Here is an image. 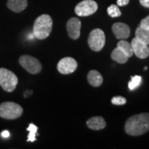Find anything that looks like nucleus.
Listing matches in <instances>:
<instances>
[{
  "label": "nucleus",
  "mask_w": 149,
  "mask_h": 149,
  "mask_svg": "<svg viewBox=\"0 0 149 149\" xmlns=\"http://www.w3.org/2000/svg\"><path fill=\"white\" fill-rule=\"evenodd\" d=\"M124 129L130 136H139L147 133L149 130V113H139L129 117Z\"/></svg>",
  "instance_id": "1"
},
{
  "label": "nucleus",
  "mask_w": 149,
  "mask_h": 149,
  "mask_svg": "<svg viewBox=\"0 0 149 149\" xmlns=\"http://www.w3.org/2000/svg\"><path fill=\"white\" fill-rule=\"evenodd\" d=\"M53 28V19L48 15L38 17L33 25V35L38 40H44L51 34Z\"/></svg>",
  "instance_id": "2"
},
{
  "label": "nucleus",
  "mask_w": 149,
  "mask_h": 149,
  "mask_svg": "<svg viewBox=\"0 0 149 149\" xmlns=\"http://www.w3.org/2000/svg\"><path fill=\"white\" fill-rule=\"evenodd\" d=\"M23 109L18 104L12 102H3L0 105V117L6 120H15L21 117Z\"/></svg>",
  "instance_id": "3"
},
{
  "label": "nucleus",
  "mask_w": 149,
  "mask_h": 149,
  "mask_svg": "<svg viewBox=\"0 0 149 149\" xmlns=\"http://www.w3.org/2000/svg\"><path fill=\"white\" fill-rule=\"evenodd\" d=\"M18 84V78L14 72L0 68V86L6 92H13Z\"/></svg>",
  "instance_id": "4"
},
{
  "label": "nucleus",
  "mask_w": 149,
  "mask_h": 149,
  "mask_svg": "<svg viewBox=\"0 0 149 149\" xmlns=\"http://www.w3.org/2000/svg\"><path fill=\"white\" fill-rule=\"evenodd\" d=\"M105 43L106 37L102 30L95 29L90 33L88 38V44L92 51L95 52L102 51Z\"/></svg>",
  "instance_id": "5"
},
{
  "label": "nucleus",
  "mask_w": 149,
  "mask_h": 149,
  "mask_svg": "<svg viewBox=\"0 0 149 149\" xmlns=\"http://www.w3.org/2000/svg\"><path fill=\"white\" fill-rule=\"evenodd\" d=\"M19 62L24 69L31 74H38L42 69L40 61L32 56L22 55L19 59Z\"/></svg>",
  "instance_id": "6"
},
{
  "label": "nucleus",
  "mask_w": 149,
  "mask_h": 149,
  "mask_svg": "<svg viewBox=\"0 0 149 149\" xmlns=\"http://www.w3.org/2000/svg\"><path fill=\"white\" fill-rule=\"evenodd\" d=\"M98 5L93 0H84L75 6L74 12L79 17H87L94 14L97 10Z\"/></svg>",
  "instance_id": "7"
},
{
  "label": "nucleus",
  "mask_w": 149,
  "mask_h": 149,
  "mask_svg": "<svg viewBox=\"0 0 149 149\" xmlns=\"http://www.w3.org/2000/svg\"><path fill=\"white\" fill-rule=\"evenodd\" d=\"M77 68V62L72 57H64L59 60L57 64V70L63 74L72 73Z\"/></svg>",
  "instance_id": "8"
},
{
  "label": "nucleus",
  "mask_w": 149,
  "mask_h": 149,
  "mask_svg": "<svg viewBox=\"0 0 149 149\" xmlns=\"http://www.w3.org/2000/svg\"><path fill=\"white\" fill-rule=\"evenodd\" d=\"M81 23L77 17H72L68 19L66 24V29L68 36L72 40H77L80 36Z\"/></svg>",
  "instance_id": "9"
},
{
  "label": "nucleus",
  "mask_w": 149,
  "mask_h": 149,
  "mask_svg": "<svg viewBox=\"0 0 149 149\" xmlns=\"http://www.w3.org/2000/svg\"><path fill=\"white\" fill-rule=\"evenodd\" d=\"M131 46L133 53L139 59H146L149 56V47L137 39L134 38L132 40Z\"/></svg>",
  "instance_id": "10"
},
{
  "label": "nucleus",
  "mask_w": 149,
  "mask_h": 149,
  "mask_svg": "<svg viewBox=\"0 0 149 149\" xmlns=\"http://www.w3.org/2000/svg\"><path fill=\"white\" fill-rule=\"evenodd\" d=\"M112 31L115 37L118 40H126L129 37L130 34L129 26L122 22H117L113 24Z\"/></svg>",
  "instance_id": "11"
},
{
  "label": "nucleus",
  "mask_w": 149,
  "mask_h": 149,
  "mask_svg": "<svg viewBox=\"0 0 149 149\" xmlns=\"http://www.w3.org/2000/svg\"><path fill=\"white\" fill-rule=\"evenodd\" d=\"M86 125L91 130H100L106 127L107 123L102 117L96 116L88 119L86 122Z\"/></svg>",
  "instance_id": "12"
},
{
  "label": "nucleus",
  "mask_w": 149,
  "mask_h": 149,
  "mask_svg": "<svg viewBox=\"0 0 149 149\" xmlns=\"http://www.w3.org/2000/svg\"><path fill=\"white\" fill-rule=\"evenodd\" d=\"M28 6L27 0H8L7 6L15 13H20L25 10Z\"/></svg>",
  "instance_id": "13"
},
{
  "label": "nucleus",
  "mask_w": 149,
  "mask_h": 149,
  "mask_svg": "<svg viewBox=\"0 0 149 149\" xmlns=\"http://www.w3.org/2000/svg\"><path fill=\"white\" fill-rule=\"evenodd\" d=\"M88 81L93 87H99L103 83V77L102 74L95 70H91L87 76Z\"/></svg>",
  "instance_id": "14"
},
{
  "label": "nucleus",
  "mask_w": 149,
  "mask_h": 149,
  "mask_svg": "<svg viewBox=\"0 0 149 149\" xmlns=\"http://www.w3.org/2000/svg\"><path fill=\"white\" fill-rule=\"evenodd\" d=\"M111 58L119 64H125L129 57L119 48L116 47L111 53Z\"/></svg>",
  "instance_id": "15"
},
{
  "label": "nucleus",
  "mask_w": 149,
  "mask_h": 149,
  "mask_svg": "<svg viewBox=\"0 0 149 149\" xmlns=\"http://www.w3.org/2000/svg\"><path fill=\"white\" fill-rule=\"evenodd\" d=\"M135 38L146 45H149V29L139 26L135 31Z\"/></svg>",
  "instance_id": "16"
},
{
  "label": "nucleus",
  "mask_w": 149,
  "mask_h": 149,
  "mask_svg": "<svg viewBox=\"0 0 149 149\" xmlns=\"http://www.w3.org/2000/svg\"><path fill=\"white\" fill-rule=\"evenodd\" d=\"M117 47L122 50L128 57H132V55H133V51L131 46V44L127 42V41H125L124 40L120 41V42L117 43Z\"/></svg>",
  "instance_id": "17"
},
{
  "label": "nucleus",
  "mask_w": 149,
  "mask_h": 149,
  "mask_svg": "<svg viewBox=\"0 0 149 149\" xmlns=\"http://www.w3.org/2000/svg\"><path fill=\"white\" fill-rule=\"evenodd\" d=\"M141 77L139 75H135L132 76L131 77V80L128 83V88L130 89V91H133L136 89L137 88L140 86L141 83Z\"/></svg>",
  "instance_id": "18"
},
{
  "label": "nucleus",
  "mask_w": 149,
  "mask_h": 149,
  "mask_svg": "<svg viewBox=\"0 0 149 149\" xmlns=\"http://www.w3.org/2000/svg\"><path fill=\"white\" fill-rule=\"evenodd\" d=\"M107 13L109 15L113 18L118 17H120L121 15H122L120 8H118V6L115 4H112L108 7Z\"/></svg>",
  "instance_id": "19"
},
{
  "label": "nucleus",
  "mask_w": 149,
  "mask_h": 149,
  "mask_svg": "<svg viewBox=\"0 0 149 149\" xmlns=\"http://www.w3.org/2000/svg\"><path fill=\"white\" fill-rule=\"evenodd\" d=\"M37 126H36L35 124H30L29 127L27 128V130L29 131V136H28V139L27 141H31V142H33L36 140V134L37 132Z\"/></svg>",
  "instance_id": "20"
},
{
  "label": "nucleus",
  "mask_w": 149,
  "mask_h": 149,
  "mask_svg": "<svg viewBox=\"0 0 149 149\" xmlns=\"http://www.w3.org/2000/svg\"><path fill=\"white\" fill-rule=\"evenodd\" d=\"M111 102L114 105H124L126 103V99L122 96H115L111 99Z\"/></svg>",
  "instance_id": "21"
},
{
  "label": "nucleus",
  "mask_w": 149,
  "mask_h": 149,
  "mask_svg": "<svg viewBox=\"0 0 149 149\" xmlns=\"http://www.w3.org/2000/svg\"><path fill=\"white\" fill-rule=\"evenodd\" d=\"M139 26L146 29H149V15L141 20L140 24H139Z\"/></svg>",
  "instance_id": "22"
},
{
  "label": "nucleus",
  "mask_w": 149,
  "mask_h": 149,
  "mask_svg": "<svg viewBox=\"0 0 149 149\" xmlns=\"http://www.w3.org/2000/svg\"><path fill=\"white\" fill-rule=\"evenodd\" d=\"M130 0H117V3L118 6H124L128 4Z\"/></svg>",
  "instance_id": "23"
},
{
  "label": "nucleus",
  "mask_w": 149,
  "mask_h": 149,
  "mask_svg": "<svg viewBox=\"0 0 149 149\" xmlns=\"http://www.w3.org/2000/svg\"><path fill=\"white\" fill-rule=\"evenodd\" d=\"M141 5L146 8H149V0H139Z\"/></svg>",
  "instance_id": "24"
},
{
  "label": "nucleus",
  "mask_w": 149,
  "mask_h": 149,
  "mask_svg": "<svg viewBox=\"0 0 149 149\" xmlns=\"http://www.w3.org/2000/svg\"><path fill=\"white\" fill-rule=\"evenodd\" d=\"M1 137H3V138H8L9 136H10V133H9V131H8L7 130H5L1 133Z\"/></svg>",
  "instance_id": "25"
}]
</instances>
